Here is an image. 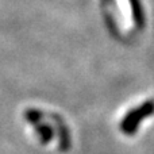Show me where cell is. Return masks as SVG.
Returning a JSON list of instances; mask_svg holds the SVG:
<instances>
[{
	"label": "cell",
	"mask_w": 154,
	"mask_h": 154,
	"mask_svg": "<svg viewBox=\"0 0 154 154\" xmlns=\"http://www.w3.org/2000/svg\"><path fill=\"white\" fill-rule=\"evenodd\" d=\"M154 114V100H147L145 101L142 106H139L138 108H135L134 111H131L127 116L123 120V130L126 133H134L138 127L139 122L145 118L150 116V115Z\"/></svg>",
	"instance_id": "6da1fadb"
},
{
	"label": "cell",
	"mask_w": 154,
	"mask_h": 154,
	"mask_svg": "<svg viewBox=\"0 0 154 154\" xmlns=\"http://www.w3.org/2000/svg\"><path fill=\"white\" fill-rule=\"evenodd\" d=\"M128 4L131 8V14H133V19L138 27H142L145 24V12L142 10V5L139 0H128Z\"/></svg>",
	"instance_id": "7a4b0ae2"
}]
</instances>
